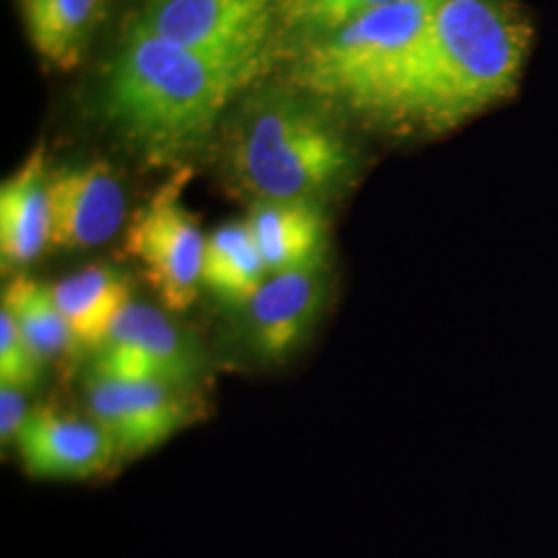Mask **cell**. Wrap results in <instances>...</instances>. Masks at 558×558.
<instances>
[{
  "label": "cell",
  "mask_w": 558,
  "mask_h": 558,
  "mask_svg": "<svg viewBox=\"0 0 558 558\" xmlns=\"http://www.w3.org/2000/svg\"><path fill=\"white\" fill-rule=\"evenodd\" d=\"M15 449L23 470L40 480L98 478L120 459L96 420L50 405L32 410Z\"/></svg>",
  "instance_id": "30bf717a"
},
{
  "label": "cell",
  "mask_w": 558,
  "mask_h": 558,
  "mask_svg": "<svg viewBox=\"0 0 558 558\" xmlns=\"http://www.w3.org/2000/svg\"><path fill=\"white\" fill-rule=\"evenodd\" d=\"M46 364L21 336L13 317L0 308V385L34 391L40 385Z\"/></svg>",
  "instance_id": "d6986e66"
},
{
  "label": "cell",
  "mask_w": 558,
  "mask_h": 558,
  "mask_svg": "<svg viewBox=\"0 0 558 558\" xmlns=\"http://www.w3.org/2000/svg\"><path fill=\"white\" fill-rule=\"evenodd\" d=\"M387 0H279V23L306 44L329 38Z\"/></svg>",
  "instance_id": "ac0fdd59"
},
{
  "label": "cell",
  "mask_w": 558,
  "mask_h": 558,
  "mask_svg": "<svg viewBox=\"0 0 558 558\" xmlns=\"http://www.w3.org/2000/svg\"><path fill=\"white\" fill-rule=\"evenodd\" d=\"M98 11L100 0H23L29 40L59 69L80 64Z\"/></svg>",
  "instance_id": "2e32d148"
},
{
  "label": "cell",
  "mask_w": 558,
  "mask_h": 558,
  "mask_svg": "<svg viewBox=\"0 0 558 558\" xmlns=\"http://www.w3.org/2000/svg\"><path fill=\"white\" fill-rule=\"evenodd\" d=\"M228 168L255 201L320 203L352 177L354 149L304 92H271L244 110Z\"/></svg>",
  "instance_id": "3957f363"
},
{
  "label": "cell",
  "mask_w": 558,
  "mask_h": 558,
  "mask_svg": "<svg viewBox=\"0 0 558 558\" xmlns=\"http://www.w3.org/2000/svg\"><path fill=\"white\" fill-rule=\"evenodd\" d=\"M135 21L163 40L257 75L279 23V0H145Z\"/></svg>",
  "instance_id": "8992f818"
},
{
  "label": "cell",
  "mask_w": 558,
  "mask_h": 558,
  "mask_svg": "<svg viewBox=\"0 0 558 558\" xmlns=\"http://www.w3.org/2000/svg\"><path fill=\"white\" fill-rule=\"evenodd\" d=\"M193 393L163 383L89 373L85 405L89 418L114 442L119 458H140L172 439L195 416Z\"/></svg>",
  "instance_id": "ba28073f"
},
{
  "label": "cell",
  "mask_w": 558,
  "mask_h": 558,
  "mask_svg": "<svg viewBox=\"0 0 558 558\" xmlns=\"http://www.w3.org/2000/svg\"><path fill=\"white\" fill-rule=\"evenodd\" d=\"M532 38L515 0H445L371 117L451 131L515 92Z\"/></svg>",
  "instance_id": "6da1fadb"
},
{
  "label": "cell",
  "mask_w": 558,
  "mask_h": 558,
  "mask_svg": "<svg viewBox=\"0 0 558 558\" xmlns=\"http://www.w3.org/2000/svg\"><path fill=\"white\" fill-rule=\"evenodd\" d=\"M255 77L163 40L135 21L106 69L101 106L141 158L180 163L207 145L228 104Z\"/></svg>",
  "instance_id": "7a4b0ae2"
},
{
  "label": "cell",
  "mask_w": 558,
  "mask_h": 558,
  "mask_svg": "<svg viewBox=\"0 0 558 558\" xmlns=\"http://www.w3.org/2000/svg\"><path fill=\"white\" fill-rule=\"evenodd\" d=\"M46 149L38 145L0 186V259L20 269L38 259L50 244Z\"/></svg>",
  "instance_id": "4fadbf2b"
},
{
  "label": "cell",
  "mask_w": 558,
  "mask_h": 558,
  "mask_svg": "<svg viewBox=\"0 0 558 558\" xmlns=\"http://www.w3.org/2000/svg\"><path fill=\"white\" fill-rule=\"evenodd\" d=\"M246 226L269 276L323 269L327 253V220L320 203L255 201Z\"/></svg>",
  "instance_id": "7c38bea8"
},
{
  "label": "cell",
  "mask_w": 558,
  "mask_h": 558,
  "mask_svg": "<svg viewBox=\"0 0 558 558\" xmlns=\"http://www.w3.org/2000/svg\"><path fill=\"white\" fill-rule=\"evenodd\" d=\"M269 271L246 221H230L207 236L201 286L214 296L244 306L259 292Z\"/></svg>",
  "instance_id": "9a60e30c"
},
{
  "label": "cell",
  "mask_w": 558,
  "mask_h": 558,
  "mask_svg": "<svg viewBox=\"0 0 558 558\" xmlns=\"http://www.w3.org/2000/svg\"><path fill=\"white\" fill-rule=\"evenodd\" d=\"M50 290L80 348L94 352L133 300L129 279L106 265H89L50 283Z\"/></svg>",
  "instance_id": "5bb4252c"
},
{
  "label": "cell",
  "mask_w": 558,
  "mask_h": 558,
  "mask_svg": "<svg viewBox=\"0 0 558 558\" xmlns=\"http://www.w3.org/2000/svg\"><path fill=\"white\" fill-rule=\"evenodd\" d=\"M327 302L323 269L288 271L265 279L244 308V338L267 362L290 359L315 329Z\"/></svg>",
  "instance_id": "8fae6325"
},
{
  "label": "cell",
  "mask_w": 558,
  "mask_h": 558,
  "mask_svg": "<svg viewBox=\"0 0 558 558\" xmlns=\"http://www.w3.org/2000/svg\"><path fill=\"white\" fill-rule=\"evenodd\" d=\"M189 168H179L126 223L124 253L170 313H184L199 296L207 239L182 203Z\"/></svg>",
  "instance_id": "5b68a950"
},
{
  "label": "cell",
  "mask_w": 558,
  "mask_h": 558,
  "mask_svg": "<svg viewBox=\"0 0 558 558\" xmlns=\"http://www.w3.org/2000/svg\"><path fill=\"white\" fill-rule=\"evenodd\" d=\"M34 408L27 405V393L11 385H0V442L15 447L21 430Z\"/></svg>",
  "instance_id": "ffe728a7"
},
{
  "label": "cell",
  "mask_w": 558,
  "mask_h": 558,
  "mask_svg": "<svg viewBox=\"0 0 558 558\" xmlns=\"http://www.w3.org/2000/svg\"><path fill=\"white\" fill-rule=\"evenodd\" d=\"M50 244L85 251L114 239L126 221V193L114 168L89 161L60 168L48 179Z\"/></svg>",
  "instance_id": "9c48e42d"
},
{
  "label": "cell",
  "mask_w": 558,
  "mask_h": 558,
  "mask_svg": "<svg viewBox=\"0 0 558 558\" xmlns=\"http://www.w3.org/2000/svg\"><path fill=\"white\" fill-rule=\"evenodd\" d=\"M442 2L387 0L338 34L306 44L294 66V83L311 98L371 117Z\"/></svg>",
  "instance_id": "277c9868"
},
{
  "label": "cell",
  "mask_w": 558,
  "mask_h": 558,
  "mask_svg": "<svg viewBox=\"0 0 558 558\" xmlns=\"http://www.w3.org/2000/svg\"><path fill=\"white\" fill-rule=\"evenodd\" d=\"M2 311L13 317L21 336L46 366L80 350L48 283L25 276L9 281L2 292Z\"/></svg>",
  "instance_id": "e0dca14e"
},
{
  "label": "cell",
  "mask_w": 558,
  "mask_h": 558,
  "mask_svg": "<svg viewBox=\"0 0 558 558\" xmlns=\"http://www.w3.org/2000/svg\"><path fill=\"white\" fill-rule=\"evenodd\" d=\"M174 313L131 300L96 350L92 373L156 380L195 393L207 379V359Z\"/></svg>",
  "instance_id": "52a82bcc"
}]
</instances>
